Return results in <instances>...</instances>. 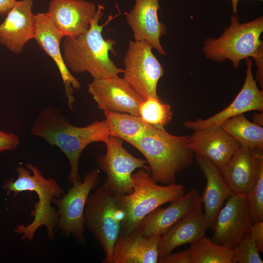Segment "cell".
<instances>
[{"label":"cell","instance_id":"obj_1","mask_svg":"<svg viewBox=\"0 0 263 263\" xmlns=\"http://www.w3.org/2000/svg\"><path fill=\"white\" fill-rule=\"evenodd\" d=\"M31 133L57 146L66 155L70 165L68 180L72 185L80 180L78 162L84 149L94 142L106 143L111 136L106 119L77 127L72 125L59 109L51 106L39 113Z\"/></svg>","mask_w":263,"mask_h":263},{"label":"cell","instance_id":"obj_2","mask_svg":"<svg viewBox=\"0 0 263 263\" xmlns=\"http://www.w3.org/2000/svg\"><path fill=\"white\" fill-rule=\"evenodd\" d=\"M104 7L98 5L89 29L76 38L65 37L62 44V56L68 70L73 73L88 72L93 79L118 76L124 70L119 68L110 58L109 51H113L116 42L105 39L103 27L99 21L103 15Z\"/></svg>","mask_w":263,"mask_h":263},{"label":"cell","instance_id":"obj_3","mask_svg":"<svg viewBox=\"0 0 263 263\" xmlns=\"http://www.w3.org/2000/svg\"><path fill=\"white\" fill-rule=\"evenodd\" d=\"M26 168L18 167L17 178L9 179L2 186L7 195L13 193V196H16L22 191H34L38 199L31 212L34 218L32 222L27 225H18L14 231L21 235L22 240H32L38 228L44 225L48 238L53 240L58 215L56 208L51 203L54 198H59L63 195V190L54 178L44 177L38 166L27 164Z\"/></svg>","mask_w":263,"mask_h":263},{"label":"cell","instance_id":"obj_4","mask_svg":"<svg viewBox=\"0 0 263 263\" xmlns=\"http://www.w3.org/2000/svg\"><path fill=\"white\" fill-rule=\"evenodd\" d=\"M189 135L176 136L150 126L147 132L132 144L145 157L151 177L162 185L176 181V175L190 166L194 153Z\"/></svg>","mask_w":263,"mask_h":263},{"label":"cell","instance_id":"obj_5","mask_svg":"<svg viewBox=\"0 0 263 263\" xmlns=\"http://www.w3.org/2000/svg\"><path fill=\"white\" fill-rule=\"evenodd\" d=\"M132 191L120 195V204L123 213L121 233L128 234L136 229L141 221L159 207L183 195L185 187L173 183L159 185L150 171L141 169L132 175Z\"/></svg>","mask_w":263,"mask_h":263},{"label":"cell","instance_id":"obj_6","mask_svg":"<svg viewBox=\"0 0 263 263\" xmlns=\"http://www.w3.org/2000/svg\"><path fill=\"white\" fill-rule=\"evenodd\" d=\"M230 19V25L218 38L205 40L202 50L211 61L220 63L228 59L237 69L242 59L249 57L254 59L263 55V42L260 38L263 32V17L241 23L239 16L233 14Z\"/></svg>","mask_w":263,"mask_h":263},{"label":"cell","instance_id":"obj_7","mask_svg":"<svg viewBox=\"0 0 263 263\" xmlns=\"http://www.w3.org/2000/svg\"><path fill=\"white\" fill-rule=\"evenodd\" d=\"M120 195L104 181L89 195L84 211L85 226L101 245L104 263H111L113 247L121 232L123 213Z\"/></svg>","mask_w":263,"mask_h":263},{"label":"cell","instance_id":"obj_8","mask_svg":"<svg viewBox=\"0 0 263 263\" xmlns=\"http://www.w3.org/2000/svg\"><path fill=\"white\" fill-rule=\"evenodd\" d=\"M100 171L98 168L89 171L82 181L72 184L61 198H54L52 203L57 207V230L65 237H73L80 243L85 242L84 211L90 191L98 185Z\"/></svg>","mask_w":263,"mask_h":263},{"label":"cell","instance_id":"obj_9","mask_svg":"<svg viewBox=\"0 0 263 263\" xmlns=\"http://www.w3.org/2000/svg\"><path fill=\"white\" fill-rule=\"evenodd\" d=\"M146 41L131 40L124 59L123 79L144 100L160 99L157 85L164 69Z\"/></svg>","mask_w":263,"mask_h":263},{"label":"cell","instance_id":"obj_10","mask_svg":"<svg viewBox=\"0 0 263 263\" xmlns=\"http://www.w3.org/2000/svg\"><path fill=\"white\" fill-rule=\"evenodd\" d=\"M123 140L110 136L105 143L107 151L96 161L99 168L106 174L105 182L118 194H127L132 191V172L137 169L150 171L147 162L134 157L123 146Z\"/></svg>","mask_w":263,"mask_h":263},{"label":"cell","instance_id":"obj_11","mask_svg":"<svg viewBox=\"0 0 263 263\" xmlns=\"http://www.w3.org/2000/svg\"><path fill=\"white\" fill-rule=\"evenodd\" d=\"M225 201L216 217L210 239L233 250L249 232L252 223L245 195L232 194Z\"/></svg>","mask_w":263,"mask_h":263},{"label":"cell","instance_id":"obj_12","mask_svg":"<svg viewBox=\"0 0 263 263\" xmlns=\"http://www.w3.org/2000/svg\"><path fill=\"white\" fill-rule=\"evenodd\" d=\"M88 91L98 109L104 112L139 116V106L144 100L123 78L115 76L93 79L88 85Z\"/></svg>","mask_w":263,"mask_h":263},{"label":"cell","instance_id":"obj_13","mask_svg":"<svg viewBox=\"0 0 263 263\" xmlns=\"http://www.w3.org/2000/svg\"><path fill=\"white\" fill-rule=\"evenodd\" d=\"M246 59L247 69L244 82L233 102L223 111L206 119L185 121L184 126L193 131L221 125L228 119L252 111H263V91L257 87L252 73V61Z\"/></svg>","mask_w":263,"mask_h":263},{"label":"cell","instance_id":"obj_14","mask_svg":"<svg viewBox=\"0 0 263 263\" xmlns=\"http://www.w3.org/2000/svg\"><path fill=\"white\" fill-rule=\"evenodd\" d=\"M97 7L85 0H51L46 12L64 37L76 38L90 28Z\"/></svg>","mask_w":263,"mask_h":263},{"label":"cell","instance_id":"obj_15","mask_svg":"<svg viewBox=\"0 0 263 263\" xmlns=\"http://www.w3.org/2000/svg\"><path fill=\"white\" fill-rule=\"evenodd\" d=\"M63 38V35L53 24L46 12L36 14L34 39L57 66L64 84L68 106L70 109H73L75 101L74 89H79L81 84L72 75L64 62L60 48Z\"/></svg>","mask_w":263,"mask_h":263},{"label":"cell","instance_id":"obj_16","mask_svg":"<svg viewBox=\"0 0 263 263\" xmlns=\"http://www.w3.org/2000/svg\"><path fill=\"white\" fill-rule=\"evenodd\" d=\"M33 0L17 1L0 24V44L14 54H19L29 40L34 39L36 15Z\"/></svg>","mask_w":263,"mask_h":263},{"label":"cell","instance_id":"obj_17","mask_svg":"<svg viewBox=\"0 0 263 263\" xmlns=\"http://www.w3.org/2000/svg\"><path fill=\"white\" fill-rule=\"evenodd\" d=\"M169 203L167 207H157L141 221L137 228L144 235H162L178 221L202 207V204L196 188Z\"/></svg>","mask_w":263,"mask_h":263},{"label":"cell","instance_id":"obj_18","mask_svg":"<svg viewBox=\"0 0 263 263\" xmlns=\"http://www.w3.org/2000/svg\"><path fill=\"white\" fill-rule=\"evenodd\" d=\"M263 167V150L240 147L229 162L220 169L232 194L246 195Z\"/></svg>","mask_w":263,"mask_h":263},{"label":"cell","instance_id":"obj_19","mask_svg":"<svg viewBox=\"0 0 263 263\" xmlns=\"http://www.w3.org/2000/svg\"><path fill=\"white\" fill-rule=\"evenodd\" d=\"M193 132L188 138L190 149L219 169L226 165L240 147L221 125Z\"/></svg>","mask_w":263,"mask_h":263},{"label":"cell","instance_id":"obj_20","mask_svg":"<svg viewBox=\"0 0 263 263\" xmlns=\"http://www.w3.org/2000/svg\"><path fill=\"white\" fill-rule=\"evenodd\" d=\"M160 8L159 0H135L134 7L126 14V18L135 41H146L159 54L165 55L160 39L166 34L167 28L158 19Z\"/></svg>","mask_w":263,"mask_h":263},{"label":"cell","instance_id":"obj_21","mask_svg":"<svg viewBox=\"0 0 263 263\" xmlns=\"http://www.w3.org/2000/svg\"><path fill=\"white\" fill-rule=\"evenodd\" d=\"M161 236H145L138 228L128 234L121 232L113 247L111 263H158Z\"/></svg>","mask_w":263,"mask_h":263},{"label":"cell","instance_id":"obj_22","mask_svg":"<svg viewBox=\"0 0 263 263\" xmlns=\"http://www.w3.org/2000/svg\"><path fill=\"white\" fill-rule=\"evenodd\" d=\"M197 163L206 179L201 196L204 207V217L207 228L213 230L217 215L227 199L232 194L220 169L206 158L194 154Z\"/></svg>","mask_w":263,"mask_h":263},{"label":"cell","instance_id":"obj_23","mask_svg":"<svg viewBox=\"0 0 263 263\" xmlns=\"http://www.w3.org/2000/svg\"><path fill=\"white\" fill-rule=\"evenodd\" d=\"M207 228L202 207L178 221L161 236L158 246V262L175 248L191 244L205 236Z\"/></svg>","mask_w":263,"mask_h":263},{"label":"cell","instance_id":"obj_24","mask_svg":"<svg viewBox=\"0 0 263 263\" xmlns=\"http://www.w3.org/2000/svg\"><path fill=\"white\" fill-rule=\"evenodd\" d=\"M111 136L118 137L132 145L147 132L150 125L139 116L128 113L104 112Z\"/></svg>","mask_w":263,"mask_h":263},{"label":"cell","instance_id":"obj_25","mask_svg":"<svg viewBox=\"0 0 263 263\" xmlns=\"http://www.w3.org/2000/svg\"><path fill=\"white\" fill-rule=\"evenodd\" d=\"M221 126L241 147L263 150V128L240 114L230 118Z\"/></svg>","mask_w":263,"mask_h":263},{"label":"cell","instance_id":"obj_26","mask_svg":"<svg viewBox=\"0 0 263 263\" xmlns=\"http://www.w3.org/2000/svg\"><path fill=\"white\" fill-rule=\"evenodd\" d=\"M192 263H234L233 250L203 236L191 244Z\"/></svg>","mask_w":263,"mask_h":263},{"label":"cell","instance_id":"obj_27","mask_svg":"<svg viewBox=\"0 0 263 263\" xmlns=\"http://www.w3.org/2000/svg\"><path fill=\"white\" fill-rule=\"evenodd\" d=\"M139 114L148 124L160 130L170 123L173 113L170 106L164 103L160 99L147 97L140 104Z\"/></svg>","mask_w":263,"mask_h":263},{"label":"cell","instance_id":"obj_28","mask_svg":"<svg viewBox=\"0 0 263 263\" xmlns=\"http://www.w3.org/2000/svg\"><path fill=\"white\" fill-rule=\"evenodd\" d=\"M246 197L252 224L263 221V167L259 170L256 182Z\"/></svg>","mask_w":263,"mask_h":263},{"label":"cell","instance_id":"obj_29","mask_svg":"<svg viewBox=\"0 0 263 263\" xmlns=\"http://www.w3.org/2000/svg\"><path fill=\"white\" fill-rule=\"evenodd\" d=\"M232 250L234 263H263L259 251L249 232Z\"/></svg>","mask_w":263,"mask_h":263},{"label":"cell","instance_id":"obj_30","mask_svg":"<svg viewBox=\"0 0 263 263\" xmlns=\"http://www.w3.org/2000/svg\"><path fill=\"white\" fill-rule=\"evenodd\" d=\"M19 144L18 135L0 131V152L14 150Z\"/></svg>","mask_w":263,"mask_h":263},{"label":"cell","instance_id":"obj_31","mask_svg":"<svg viewBox=\"0 0 263 263\" xmlns=\"http://www.w3.org/2000/svg\"><path fill=\"white\" fill-rule=\"evenodd\" d=\"M160 263H192V257L189 249L170 253L160 260Z\"/></svg>","mask_w":263,"mask_h":263},{"label":"cell","instance_id":"obj_32","mask_svg":"<svg viewBox=\"0 0 263 263\" xmlns=\"http://www.w3.org/2000/svg\"><path fill=\"white\" fill-rule=\"evenodd\" d=\"M249 233L259 252H263V221L257 222L251 226Z\"/></svg>","mask_w":263,"mask_h":263},{"label":"cell","instance_id":"obj_33","mask_svg":"<svg viewBox=\"0 0 263 263\" xmlns=\"http://www.w3.org/2000/svg\"><path fill=\"white\" fill-rule=\"evenodd\" d=\"M17 1V0H0V15H7Z\"/></svg>","mask_w":263,"mask_h":263},{"label":"cell","instance_id":"obj_34","mask_svg":"<svg viewBox=\"0 0 263 263\" xmlns=\"http://www.w3.org/2000/svg\"><path fill=\"white\" fill-rule=\"evenodd\" d=\"M253 122L259 126L263 125V113H254L253 115Z\"/></svg>","mask_w":263,"mask_h":263},{"label":"cell","instance_id":"obj_35","mask_svg":"<svg viewBox=\"0 0 263 263\" xmlns=\"http://www.w3.org/2000/svg\"><path fill=\"white\" fill-rule=\"evenodd\" d=\"M232 6V12L234 14L237 15L238 3L240 0H231ZM262 1L263 0H259Z\"/></svg>","mask_w":263,"mask_h":263},{"label":"cell","instance_id":"obj_36","mask_svg":"<svg viewBox=\"0 0 263 263\" xmlns=\"http://www.w3.org/2000/svg\"></svg>","mask_w":263,"mask_h":263}]
</instances>
